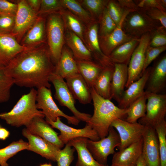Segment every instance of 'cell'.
Listing matches in <instances>:
<instances>
[{
  "label": "cell",
  "mask_w": 166,
  "mask_h": 166,
  "mask_svg": "<svg viewBox=\"0 0 166 166\" xmlns=\"http://www.w3.org/2000/svg\"><path fill=\"white\" fill-rule=\"evenodd\" d=\"M78 1L97 22L109 1L108 0H83Z\"/></svg>",
  "instance_id": "cell-36"
},
{
  "label": "cell",
  "mask_w": 166,
  "mask_h": 166,
  "mask_svg": "<svg viewBox=\"0 0 166 166\" xmlns=\"http://www.w3.org/2000/svg\"><path fill=\"white\" fill-rule=\"evenodd\" d=\"M142 154L147 166H160V152L155 129L145 126Z\"/></svg>",
  "instance_id": "cell-16"
},
{
  "label": "cell",
  "mask_w": 166,
  "mask_h": 166,
  "mask_svg": "<svg viewBox=\"0 0 166 166\" xmlns=\"http://www.w3.org/2000/svg\"><path fill=\"white\" fill-rule=\"evenodd\" d=\"M15 16L0 14V33L10 34L15 24Z\"/></svg>",
  "instance_id": "cell-45"
},
{
  "label": "cell",
  "mask_w": 166,
  "mask_h": 166,
  "mask_svg": "<svg viewBox=\"0 0 166 166\" xmlns=\"http://www.w3.org/2000/svg\"><path fill=\"white\" fill-rule=\"evenodd\" d=\"M99 24L95 21L85 27L84 37L85 45L92 53L97 62L103 67H113L114 64L101 51L98 39Z\"/></svg>",
  "instance_id": "cell-15"
},
{
  "label": "cell",
  "mask_w": 166,
  "mask_h": 166,
  "mask_svg": "<svg viewBox=\"0 0 166 166\" xmlns=\"http://www.w3.org/2000/svg\"><path fill=\"white\" fill-rule=\"evenodd\" d=\"M147 97L145 92L142 96L132 103L128 108L125 120L132 123L144 117L146 113Z\"/></svg>",
  "instance_id": "cell-34"
},
{
  "label": "cell",
  "mask_w": 166,
  "mask_h": 166,
  "mask_svg": "<svg viewBox=\"0 0 166 166\" xmlns=\"http://www.w3.org/2000/svg\"><path fill=\"white\" fill-rule=\"evenodd\" d=\"M63 8L60 0H41L38 15L57 12Z\"/></svg>",
  "instance_id": "cell-43"
},
{
  "label": "cell",
  "mask_w": 166,
  "mask_h": 166,
  "mask_svg": "<svg viewBox=\"0 0 166 166\" xmlns=\"http://www.w3.org/2000/svg\"><path fill=\"white\" fill-rule=\"evenodd\" d=\"M32 10L38 15L41 6V0H26Z\"/></svg>",
  "instance_id": "cell-50"
},
{
  "label": "cell",
  "mask_w": 166,
  "mask_h": 166,
  "mask_svg": "<svg viewBox=\"0 0 166 166\" xmlns=\"http://www.w3.org/2000/svg\"><path fill=\"white\" fill-rule=\"evenodd\" d=\"M68 143L62 149H60L56 158L58 166H70L74 160L75 149Z\"/></svg>",
  "instance_id": "cell-40"
},
{
  "label": "cell",
  "mask_w": 166,
  "mask_h": 166,
  "mask_svg": "<svg viewBox=\"0 0 166 166\" xmlns=\"http://www.w3.org/2000/svg\"><path fill=\"white\" fill-rule=\"evenodd\" d=\"M54 72L64 79L79 73L77 63L71 51L64 45Z\"/></svg>",
  "instance_id": "cell-26"
},
{
  "label": "cell",
  "mask_w": 166,
  "mask_h": 166,
  "mask_svg": "<svg viewBox=\"0 0 166 166\" xmlns=\"http://www.w3.org/2000/svg\"><path fill=\"white\" fill-rule=\"evenodd\" d=\"M16 2L18 9L15 16L14 27L10 35L20 43L38 15L30 8L26 0H18Z\"/></svg>",
  "instance_id": "cell-11"
},
{
  "label": "cell",
  "mask_w": 166,
  "mask_h": 166,
  "mask_svg": "<svg viewBox=\"0 0 166 166\" xmlns=\"http://www.w3.org/2000/svg\"><path fill=\"white\" fill-rule=\"evenodd\" d=\"M26 49L10 34L0 33V69L7 66L16 55Z\"/></svg>",
  "instance_id": "cell-23"
},
{
  "label": "cell",
  "mask_w": 166,
  "mask_h": 166,
  "mask_svg": "<svg viewBox=\"0 0 166 166\" xmlns=\"http://www.w3.org/2000/svg\"><path fill=\"white\" fill-rule=\"evenodd\" d=\"M64 38L65 43L70 49L76 60H92V53L78 36L67 30L65 33Z\"/></svg>",
  "instance_id": "cell-27"
},
{
  "label": "cell",
  "mask_w": 166,
  "mask_h": 166,
  "mask_svg": "<svg viewBox=\"0 0 166 166\" xmlns=\"http://www.w3.org/2000/svg\"><path fill=\"white\" fill-rule=\"evenodd\" d=\"M14 84L13 79L4 73L0 69V103L8 101L10 97V90Z\"/></svg>",
  "instance_id": "cell-39"
},
{
  "label": "cell",
  "mask_w": 166,
  "mask_h": 166,
  "mask_svg": "<svg viewBox=\"0 0 166 166\" xmlns=\"http://www.w3.org/2000/svg\"><path fill=\"white\" fill-rule=\"evenodd\" d=\"M98 22V34L100 36L109 35L114 30L117 26L109 15L106 7L103 12Z\"/></svg>",
  "instance_id": "cell-38"
},
{
  "label": "cell",
  "mask_w": 166,
  "mask_h": 166,
  "mask_svg": "<svg viewBox=\"0 0 166 166\" xmlns=\"http://www.w3.org/2000/svg\"><path fill=\"white\" fill-rule=\"evenodd\" d=\"M46 25L45 19L39 16L27 31L20 44L26 49H31L46 43Z\"/></svg>",
  "instance_id": "cell-21"
},
{
  "label": "cell",
  "mask_w": 166,
  "mask_h": 166,
  "mask_svg": "<svg viewBox=\"0 0 166 166\" xmlns=\"http://www.w3.org/2000/svg\"><path fill=\"white\" fill-rule=\"evenodd\" d=\"M152 69V67L148 66L140 78L130 84L124 90L118 103L119 108H127L132 103L145 93L146 85Z\"/></svg>",
  "instance_id": "cell-20"
},
{
  "label": "cell",
  "mask_w": 166,
  "mask_h": 166,
  "mask_svg": "<svg viewBox=\"0 0 166 166\" xmlns=\"http://www.w3.org/2000/svg\"><path fill=\"white\" fill-rule=\"evenodd\" d=\"M117 1L121 6L124 9L136 10L140 8L138 7L134 0H118Z\"/></svg>",
  "instance_id": "cell-49"
},
{
  "label": "cell",
  "mask_w": 166,
  "mask_h": 166,
  "mask_svg": "<svg viewBox=\"0 0 166 166\" xmlns=\"http://www.w3.org/2000/svg\"><path fill=\"white\" fill-rule=\"evenodd\" d=\"M150 41L149 33L142 35L137 46L134 50L128 65V78L126 88L141 76L144 65L146 49Z\"/></svg>",
  "instance_id": "cell-12"
},
{
  "label": "cell",
  "mask_w": 166,
  "mask_h": 166,
  "mask_svg": "<svg viewBox=\"0 0 166 166\" xmlns=\"http://www.w3.org/2000/svg\"><path fill=\"white\" fill-rule=\"evenodd\" d=\"M141 9L150 18L160 22L161 25L166 28V12L162 11L156 8Z\"/></svg>",
  "instance_id": "cell-46"
},
{
  "label": "cell",
  "mask_w": 166,
  "mask_h": 166,
  "mask_svg": "<svg viewBox=\"0 0 166 166\" xmlns=\"http://www.w3.org/2000/svg\"><path fill=\"white\" fill-rule=\"evenodd\" d=\"M166 49V45L153 47L148 45L146 51L143 73L151 63Z\"/></svg>",
  "instance_id": "cell-44"
},
{
  "label": "cell",
  "mask_w": 166,
  "mask_h": 166,
  "mask_svg": "<svg viewBox=\"0 0 166 166\" xmlns=\"http://www.w3.org/2000/svg\"><path fill=\"white\" fill-rule=\"evenodd\" d=\"M55 69L46 43L26 49L2 69L6 76L13 79L14 84L38 89L42 87L50 88L49 78Z\"/></svg>",
  "instance_id": "cell-1"
},
{
  "label": "cell",
  "mask_w": 166,
  "mask_h": 166,
  "mask_svg": "<svg viewBox=\"0 0 166 166\" xmlns=\"http://www.w3.org/2000/svg\"><path fill=\"white\" fill-rule=\"evenodd\" d=\"M90 90L94 113L87 123L97 132L100 139H102L108 135L109 128L114 120L126 118L128 109L116 106L110 100L97 94L93 87Z\"/></svg>",
  "instance_id": "cell-2"
},
{
  "label": "cell",
  "mask_w": 166,
  "mask_h": 166,
  "mask_svg": "<svg viewBox=\"0 0 166 166\" xmlns=\"http://www.w3.org/2000/svg\"><path fill=\"white\" fill-rule=\"evenodd\" d=\"M134 1L140 8H156L162 11L166 12V9L161 6L159 0H138Z\"/></svg>",
  "instance_id": "cell-48"
},
{
  "label": "cell",
  "mask_w": 166,
  "mask_h": 166,
  "mask_svg": "<svg viewBox=\"0 0 166 166\" xmlns=\"http://www.w3.org/2000/svg\"><path fill=\"white\" fill-rule=\"evenodd\" d=\"M45 120L52 127L56 128L60 131V134L58 137L64 144L78 137L86 138L94 141L100 139L97 132L87 123L83 128L76 129L64 124L61 121L60 117H57L54 121L48 120Z\"/></svg>",
  "instance_id": "cell-13"
},
{
  "label": "cell",
  "mask_w": 166,
  "mask_h": 166,
  "mask_svg": "<svg viewBox=\"0 0 166 166\" xmlns=\"http://www.w3.org/2000/svg\"><path fill=\"white\" fill-rule=\"evenodd\" d=\"M22 134L28 141L27 150L37 153L47 160L56 161L60 149L40 137L32 134L26 128L22 130Z\"/></svg>",
  "instance_id": "cell-17"
},
{
  "label": "cell",
  "mask_w": 166,
  "mask_h": 166,
  "mask_svg": "<svg viewBox=\"0 0 166 166\" xmlns=\"http://www.w3.org/2000/svg\"><path fill=\"white\" fill-rule=\"evenodd\" d=\"M114 70L110 85L111 99L118 103L124 91L128 78V65L114 64Z\"/></svg>",
  "instance_id": "cell-25"
},
{
  "label": "cell",
  "mask_w": 166,
  "mask_h": 166,
  "mask_svg": "<svg viewBox=\"0 0 166 166\" xmlns=\"http://www.w3.org/2000/svg\"><path fill=\"white\" fill-rule=\"evenodd\" d=\"M145 93L147 101L146 113L144 117L139 119V123L155 128L157 124L165 120L166 94Z\"/></svg>",
  "instance_id": "cell-8"
},
{
  "label": "cell",
  "mask_w": 166,
  "mask_h": 166,
  "mask_svg": "<svg viewBox=\"0 0 166 166\" xmlns=\"http://www.w3.org/2000/svg\"><path fill=\"white\" fill-rule=\"evenodd\" d=\"M10 134V132L7 130L3 128H1L0 129V140H6L9 137Z\"/></svg>",
  "instance_id": "cell-51"
},
{
  "label": "cell",
  "mask_w": 166,
  "mask_h": 166,
  "mask_svg": "<svg viewBox=\"0 0 166 166\" xmlns=\"http://www.w3.org/2000/svg\"><path fill=\"white\" fill-rule=\"evenodd\" d=\"M135 166H147L142 154L137 160Z\"/></svg>",
  "instance_id": "cell-52"
},
{
  "label": "cell",
  "mask_w": 166,
  "mask_h": 166,
  "mask_svg": "<svg viewBox=\"0 0 166 166\" xmlns=\"http://www.w3.org/2000/svg\"><path fill=\"white\" fill-rule=\"evenodd\" d=\"M63 8L70 11L88 26L97 21L78 1L75 0H60Z\"/></svg>",
  "instance_id": "cell-33"
},
{
  "label": "cell",
  "mask_w": 166,
  "mask_h": 166,
  "mask_svg": "<svg viewBox=\"0 0 166 166\" xmlns=\"http://www.w3.org/2000/svg\"><path fill=\"white\" fill-rule=\"evenodd\" d=\"M18 5L6 0H0V14L15 16Z\"/></svg>",
  "instance_id": "cell-47"
},
{
  "label": "cell",
  "mask_w": 166,
  "mask_h": 166,
  "mask_svg": "<svg viewBox=\"0 0 166 166\" xmlns=\"http://www.w3.org/2000/svg\"><path fill=\"white\" fill-rule=\"evenodd\" d=\"M143 145L142 137L123 150L115 152L111 166H135L142 154Z\"/></svg>",
  "instance_id": "cell-22"
},
{
  "label": "cell",
  "mask_w": 166,
  "mask_h": 166,
  "mask_svg": "<svg viewBox=\"0 0 166 166\" xmlns=\"http://www.w3.org/2000/svg\"><path fill=\"white\" fill-rule=\"evenodd\" d=\"M166 88V55L162 57L155 64L147 80L146 92L162 94Z\"/></svg>",
  "instance_id": "cell-18"
},
{
  "label": "cell",
  "mask_w": 166,
  "mask_h": 166,
  "mask_svg": "<svg viewBox=\"0 0 166 166\" xmlns=\"http://www.w3.org/2000/svg\"><path fill=\"white\" fill-rule=\"evenodd\" d=\"M1 128V126L0 125V129Z\"/></svg>",
  "instance_id": "cell-55"
},
{
  "label": "cell",
  "mask_w": 166,
  "mask_h": 166,
  "mask_svg": "<svg viewBox=\"0 0 166 166\" xmlns=\"http://www.w3.org/2000/svg\"><path fill=\"white\" fill-rule=\"evenodd\" d=\"M76 61L79 73L90 88L93 87L96 79L104 67L93 60H76Z\"/></svg>",
  "instance_id": "cell-30"
},
{
  "label": "cell",
  "mask_w": 166,
  "mask_h": 166,
  "mask_svg": "<svg viewBox=\"0 0 166 166\" xmlns=\"http://www.w3.org/2000/svg\"><path fill=\"white\" fill-rule=\"evenodd\" d=\"M166 29L162 26L149 33L150 46L157 47L166 45Z\"/></svg>",
  "instance_id": "cell-41"
},
{
  "label": "cell",
  "mask_w": 166,
  "mask_h": 166,
  "mask_svg": "<svg viewBox=\"0 0 166 166\" xmlns=\"http://www.w3.org/2000/svg\"><path fill=\"white\" fill-rule=\"evenodd\" d=\"M39 166H52L50 164L45 163L40 165Z\"/></svg>",
  "instance_id": "cell-54"
},
{
  "label": "cell",
  "mask_w": 166,
  "mask_h": 166,
  "mask_svg": "<svg viewBox=\"0 0 166 166\" xmlns=\"http://www.w3.org/2000/svg\"><path fill=\"white\" fill-rule=\"evenodd\" d=\"M37 90L31 88L30 92L23 95L9 112L0 113V118L9 125L17 127L26 126L36 117H45L36 105Z\"/></svg>",
  "instance_id": "cell-3"
},
{
  "label": "cell",
  "mask_w": 166,
  "mask_h": 166,
  "mask_svg": "<svg viewBox=\"0 0 166 166\" xmlns=\"http://www.w3.org/2000/svg\"><path fill=\"white\" fill-rule=\"evenodd\" d=\"M28 146V142L20 139L0 149V166H9L8 160L19 152L27 150Z\"/></svg>",
  "instance_id": "cell-35"
},
{
  "label": "cell",
  "mask_w": 166,
  "mask_h": 166,
  "mask_svg": "<svg viewBox=\"0 0 166 166\" xmlns=\"http://www.w3.org/2000/svg\"><path fill=\"white\" fill-rule=\"evenodd\" d=\"M44 118L36 117L26 127L32 134L38 136L61 149L64 144L59 139L58 134Z\"/></svg>",
  "instance_id": "cell-19"
},
{
  "label": "cell",
  "mask_w": 166,
  "mask_h": 166,
  "mask_svg": "<svg viewBox=\"0 0 166 166\" xmlns=\"http://www.w3.org/2000/svg\"><path fill=\"white\" fill-rule=\"evenodd\" d=\"M125 9L122 19L114 30L107 36H98L101 49L103 53L108 57L117 47L132 39L136 38L126 34L122 29V24L125 18L129 12L134 11L127 9Z\"/></svg>",
  "instance_id": "cell-14"
},
{
  "label": "cell",
  "mask_w": 166,
  "mask_h": 166,
  "mask_svg": "<svg viewBox=\"0 0 166 166\" xmlns=\"http://www.w3.org/2000/svg\"><path fill=\"white\" fill-rule=\"evenodd\" d=\"M114 68V66L104 68L96 79L93 87L99 95L110 100V85Z\"/></svg>",
  "instance_id": "cell-31"
},
{
  "label": "cell",
  "mask_w": 166,
  "mask_h": 166,
  "mask_svg": "<svg viewBox=\"0 0 166 166\" xmlns=\"http://www.w3.org/2000/svg\"><path fill=\"white\" fill-rule=\"evenodd\" d=\"M160 2L161 6L164 8H166V0H159Z\"/></svg>",
  "instance_id": "cell-53"
},
{
  "label": "cell",
  "mask_w": 166,
  "mask_h": 166,
  "mask_svg": "<svg viewBox=\"0 0 166 166\" xmlns=\"http://www.w3.org/2000/svg\"><path fill=\"white\" fill-rule=\"evenodd\" d=\"M120 144L119 135L111 126L107 136L96 141L87 139L86 142L87 148L94 159L103 165H107L108 156L115 152V148Z\"/></svg>",
  "instance_id": "cell-6"
},
{
  "label": "cell",
  "mask_w": 166,
  "mask_h": 166,
  "mask_svg": "<svg viewBox=\"0 0 166 166\" xmlns=\"http://www.w3.org/2000/svg\"><path fill=\"white\" fill-rule=\"evenodd\" d=\"M158 142L160 166H166V122L165 120L155 128Z\"/></svg>",
  "instance_id": "cell-37"
},
{
  "label": "cell",
  "mask_w": 166,
  "mask_h": 166,
  "mask_svg": "<svg viewBox=\"0 0 166 166\" xmlns=\"http://www.w3.org/2000/svg\"><path fill=\"white\" fill-rule=\"evenodd\" d=\"M64 25L57 12L49 14L46 25L48 46L52 60L55 65L59 59L64 45Z\"/></svg>",
  "instance_id": "cell-4"
},
{
  "label": "cell",
  "mask_w": 166,
  "mask_h": 166,
  "mask_svg": "<svg viewBox=\"0 0 166 166\" xmlns=\"http://www.w3.org/2000/svg\"><path fill=\"white\" fill-rule=\"evenodd\" d=\"M49 80L54 86L55 90L54 97L60 105L68 108L80 121L88 123L91 116L81 112L76 108L75 99L64 79L54 72L50 76Z\"/></svg>",
  "instance_id": "cell-9"
},
{
  "label": "cell",
  "mask_w": 166,
  "mask_h": 166,
  "mask_svg": "<svg viewBox=\"0 0 166 166\" xmlns=\"http://www.w3.org/2000/svg\"><path fill=\"white\" fill-rule=\"evenodd\" d=\"M36 97L37 108L41 109L45 120L55 121L58 117H62L66 119L69 124L78 125L80 121L74 116H70L61 110L54 101L50 88L42 87L37 89Z\"/></svg>",
  "instance_id": "cell-7"
},
{
  "label": "cell",
  "mask_w": 166,
  "mask_h": 166,
  "mask_svg": "<svg viewBox=\"0 0 166 166\" xmlns=\"http://www.w3.org/2000/svg\"><path fill=\"white\" fill-rule=\"evenodd\" d=\"M111 126L116 130L119 136L120 144L117 147L119 151L142 138L145 128V126L139 122L130 123L120 118L114 120Z\"/></svg>",
  "instance_id": "cell-10"
},
{
  "label": "cell",
  "mask_w": 166,
  "mask_h": 166,
  "mask_svg": "<svg viewBox=\"0 0 166 166\" xmlns=\"http://www.w3.org/2000/svg\"><path fill=\"white\" fill-rule=\"evenodd\" d=\"M87 139L78 137L68 142L77 152L78 159L75 166H108L100 164L94 159L87 148Z\"/></svg>",
  "instance_id": "cell-28"
},
{
  "label": "cell",
  "mask_w": 166,
  "mask_h": 166,
  "mask_svg": "<svg viewBox=\"0 0 166 166\" xmlns=\"http://www.w3.org/2000/svg\"><path fill=\"white\" fill-rule=\"evenodd\" d=\"M57 12L61 17L65 28L78 36L85 45L84 37L85 26L83 22L66 9L63 8Z\"/></svg>",
  "instance_id": "cell-32"
},
{
  "label": "cell",
  "mask_w": 166,
  "mask_h": 166,
  "mask_svg": "<svg viewBox=\"0 0 166 166\" xmlns=\"http://www.w3.org/2000/svg\"><path fill=\"white\" fill-rule=\"evenodd\" d=\"M65 80L67 86L75 100L84 105L91 103L92 98L90 88L79 73Z\"/></svg>",
  "instance_id": "cell-24"
},
{
  "label": "cell",
  "mask_w": 166,
  "mask_h": 166,
  "mask_svg": "<svg viewBox=\"0 0 166 166\" xmlns=\"http://www.w3.org/2000/svg\"><path fill=\"white\" fill-rule=\"evenodd\" d=\"M139 38H135L116 48L109 57L113 64L128 65L132 55L138 45Z\"/></svg>",
  "instance_id": "cell-29"
},
{
  "label": "cell",
  "mask_w": 166,
  "mask_h": 166,
  "mask_svg": "<svg viewBox=\"0 0 166 166\" xmlns=\"http://www.w3.org/2000/svg\"><path fill=\"white\" fill-rule=\"evenodd\" d=\"M106 8L111 18L117 25L122 19L125 11L117 0H109Z\"/></svg>",
  "instance_id": "cell-42"
},
{
  "label": "cell",
  "mask_w": 166,
  "mask_h": 166,
  "mask_svg": "<svg viewBox=\"0 0 166 166\" xmlns=\"http://www.w3.org/2000/svg\"><path fill=\"white\" fill-rule=\"evenodd\" d=\"M162 26L160 22L150 18L141 8L129 12L125 18L122 28L127 34L140 38Z\"/></svg>",
  "instance_id": "cell-5"
}]
</instances>
